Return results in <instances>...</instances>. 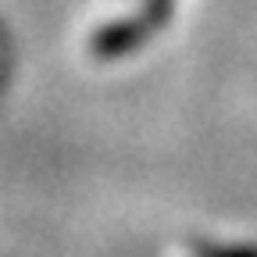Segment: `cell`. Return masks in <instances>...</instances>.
Here are the masks:
<instances>
[{"label":"cell","instance_id":"6da1fadb","mask_svg":"<svg viewBox=\"0 0 257 257\" xmlns=\"http://www.w3.org/2000/svg\"><path fill=\"white\" fill-rule=\"evenodd\" d=\"M214 257H257V250H218Z\"/></svg>","mask_w":257,"mask_h":257}]
</instances>
